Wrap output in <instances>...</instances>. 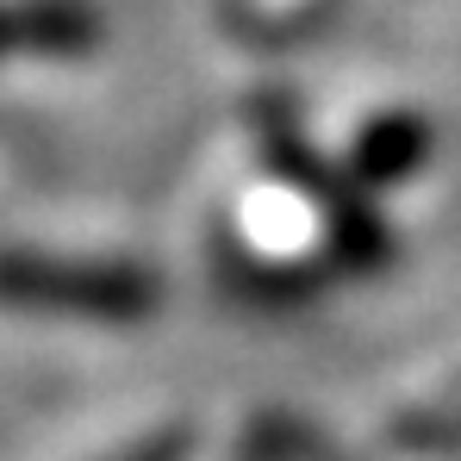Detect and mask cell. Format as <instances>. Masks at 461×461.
Listing matches in <instances>:
<instances>
[{"label": "cell", "mask_w": 461, "mask_h": 461, "mask_svg": "<svg viewBox=\"0 0 461 461\" xmlns=\"http://www.w3.org/2000/svg\"><path fill=\"white\" fill-rule=\"evenodd\" d=\"M381 256L386 237L368 194L343 168H324L294 131L268 125L262 168L219 225V262L230 281L249 294H306L330 268H368Z\"/></svg>", "instance_id": "6da1fadb"}, {"label": "cell", "mask_w": 461, "mask_h": 461, "mask_svg": "<svg viewBox=\"0 0 461 461\" xmlns=\"http://www.w3.org/2000/svg\"><path fill=\"white\" fill-rule=\"evenodd\" d=\"M6 300L19 312H57L87 324H131L156 306V275L94 249H13Z\"/></svg>", "instance_id": "7a4b0ae2"}, {"label": "cell", "mask_w": 461, "mask_h": 461, "mask_svg": "<svg viewBox=\"0 0 461 461\" xmlns=\"http://www.w3.org/2000/svg\"><path fill=\"white\" fill-rule=\"evenodd\" d=\"M424 156H430L424 119H418V113H381V119H368V125L349 138L343 175H349L362 194H368V187H399V181L418 175Z\"/></svg>", "instance_id": "3957f363"}, {"label": "cell", "mask_w": 461, "mask_h": 461, "mask_svg": "<svg viewBox=\"0 0 461 461\" xmlns=\"http://www.w3.org/2000/svg\"><path fill=\"white\" fill-rule=\"evenodd\" d=\"M94 44V13L81 0H19L13 50L19 57H81Z\"/></svg>", "instance_id": "277c9868"}]
</instances>
